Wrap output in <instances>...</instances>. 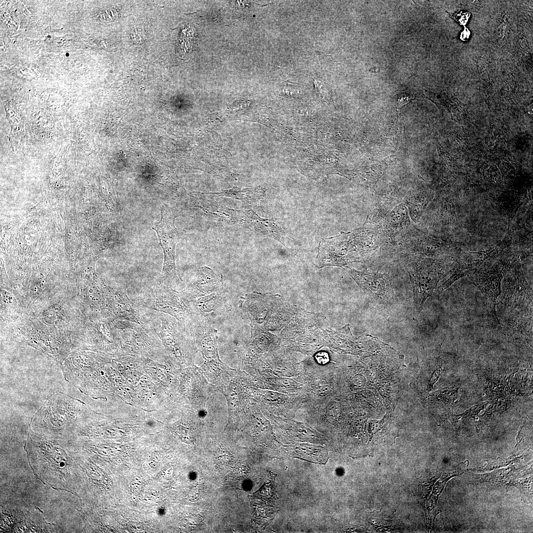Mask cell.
<instances>
[{
  "label": "cell",
  "instance_id": "obj_4",
  "mask_svg": "<svg viewBox=\"0 0 533 533\" xmlns=\"http://www.w3.org/2000/svg\"><path fill=\"white\" fill-rule=\"evenodd\" d=\"M346 269L377 306H388L392 300L393 291L386 276L381 273L359 271L349 267H346Z\"/></svg>",
  "mask_w": 533,
  "mask_h": 533
},
{
  "label": "cell",
  "instance_id": "obj_14",
  "mask_svg": "<svg viewBox=\"0 0 533 533\" xmlns=\"http://www.w3.org/2000/svg\"><path fill=\"white\" fill-rule=\"evenodd\" d=\"M315 85L318 92H319V95L320 97L325 101H327L329 103V101L331 100V95L330 91L329 90L328 86L325 84L324 82H321V80L316 79L314 80Z\"/></svg>",
  "mask_w": 533,
  "mask_h": 533
},
{
  "label": "cell",
  "instance_id": "obj_3",
  "mask_svg": "<svg viewBox=\"0 0 533 533\" xmlns=\"http://www.w3.org/2000/svg\"><path fill=\"white\" fill-rule=\"evenodd\" d=\"M237 225L247 228L257 234L274 239L287 249L297 244L295 240L286 233L274 221L260 217L253 210L241 209Z\"/></svg>",
  "mask_w": 533,
  "mask_h": 533
},
{
  "label": "cell",
  "instance_id": "obj_6",
  "mask_svg": "<svg viewBox=\"0 0 533 533\" xmlns=\"http://www.w3.org/2000/svg\"><path fill=\"white\" fill-rule=\"evenodd\" d=\"M240 300V307L244 319H249L251 328L264 329L272 313L271 297L257 293L246 294Z\"/></svg>",
  "mask_w": 533,
  "mask_h": 533
},
{
  "label": "cell",
  "instance_id": "obj_2",
  "mask_svg": "<svg viewBox=\"0 0 533 533\" xmlns=\"http://www.w3.org/2000/svg\"><path fill=\"white\" fill-rule=\"evenodd\" d=\"M160 220L152 228L157 234L164 254L162 269L160 276L161 283L172 287L179 282L175 264V248L180 233L175 226L177 213L169 206L161 207Z\"/></svg>",
  "mask_w": 533,
  "mask_h": 533
},
{
  "label": "cell",
  "instance_id": "obj_11",
  "mask_svg": "<svg viewBox=\"0 0 533 533\" xmlns=\"http://www.w3.org/2000/svg\"><path fill=\"white\" fill-rule=\"evenodd\" d=\"M192 300L198 314L211 321L213 317L223 314L230 308L228 297L224 288Z\"/></svg>",
  "mask_w": 533,
  "mask_h": 533
},
{
  "label": "cell",
  "instance_id": "obj_16",
  "mask_svg": "<svg viewBox=\"0 0 533 533\" xmlns=\"http://www.w3.org/2000/svg\"><path fill=\"white\" fill-rule=\"evenodd\" d=\"M413 97L411 95L403 94L402 95H400L397 101L398 108H401L405 104L413 100Z\"/></svg>",
  "mask_w": 533,
  "mask_h": 533
},
{
  "label": "cell",
  "instance_id": "obj_13",
  "mask_svg": "<svg viewBox=\"0 0 533 533\" xmlns=\"http://www.w3.org/2000/svg\"><path fill=\"white\" fill-rule=\"evenodd\" d=\"M204 193L232 198L241 201L245 205L253 206L260 203L264 199L266 190L264 188L261 186L243 189L233 187L231 189L220 192H204Z\"/></svg>",
  "mask_w": 533,
  "mask_h": 533
},
{
  "label": "cell",
  "instance_id": "obj_5",
  "mask_svg": "<svg viewBox=\"0 0 533 533\" xmlns=\"http://www.w3.org/2000/svg\"><path fill=\"white\" fill-rule=\"evenodd\" d=\"M431 263L422 262L409 270L414 294L415 312L421 311L426 299L431 296L439 280L436 269Z\"/></svg>",
  "mask_w": 533,
  "mask_h": 533
},
{
  "label": "cell",
  "instance_id": "obj_1",
  "mask_svg": "<svg viewBox=\"0 0 533 533\" xmlns=\"http://www.w3.org/2000/svg\"><path fill=\"white\" fill-rule=\"evenodd\" d=\"M140 305L173 317L189 333L205 319L198 314L192 299L183 290L178 291L159 281L145 288Z\"/></svg>",
  "mask_w": 533,
  "mask_h": 533
},
{
  "label": "cell",
  "instance_id": "obj_15",
  "mask_svg": "<svg viewBox=\"0 0 533 533\" xmlns=\"http://www.w3.org/2000/svg\"><path fill=\"white\" fill-rule=\"evenodd\" d=\"M316 362L320 365L326 364L330 360L328 353L324 351H320L317 353L315 355Z\"/></svg>",
  "mask_w": 533,
  "mask_h": 533
},
{
  "label": "cell",
  "instance_id": "obj_12",
  "mask_svg": "<svg viewBox=\"0 0 533 533\" xmlns=\"http://www.w3.org/2000/svg\"><path fill=\"white\" fill-rule=\"evenodd\" d=\"M274 479L269 480L252 497L253 515L261 523L269 520L275 510L276 489Z\"/></svg>",
  "mask_w": 533,
  "mask_h": 533
},
{
  "label": "cell",
  "instance_id": "obj_10",
  "mask_svg": "<svg viewBox=\"0 0 533 533\" xmlns=\"http://www.w3.org/2000/svg\"><path fill=\"white\" fill-rule=\"evenodd\" d=\"M223 288L222 275L210 267L204 266L198 268L195 276L183 291L191 299L206 296Z\"/></svg>",
  "mask_w": 533,
  "mask_h": 533
},
{
  "label": "cell",
  "instance_id": "obj_9",
  "mask_svg": "<svg viewBox=\"0 0 533 533\" xmlns=\"http://www.w3.org/2000/svg\"><path fill=\"white\" fill-rule=\"evenodd\" d=\"M107 295L115 319L144 326L139 309L129 299L124 286L120 285L108 288Z\"/></svg>",
  "mask_w": 533,
  "mask_h": 533
},
{
  "label": "cell",
  "instance_id": "obj_8",
  "mask_svg": "<svg viewBox=\"0 0 533 533\" xmlns=\"http://www.w3.org/2000/svg\"><path fill=\"white\" fill-rule=\"evenodd\" d=\"M475 272L471 274L469 281L477 286L483 293L490 314L494 320L498 323L495 306L496 299L500 293L502 273L494 268L484 271L478 270Z\"/></svg>",
  "mask_w": 533,
  "mask_h": 533
},
{
  "label": "cell",
  "instance_id": "obj_7",
  "mask_svg": "<svg viewBox=\"0 0 533 533\" xmlns=\"http://www.w3.org/2000/svg\"><path fill=\"white\" fill-rule=\"evenodd\" d=\"M161 326L157 334L177 358L182 359L188 351V330L172 316L161 314Z\"/></svg>",
  "mask_w": 533,
  "mask_h": 533
}]
</instances>
